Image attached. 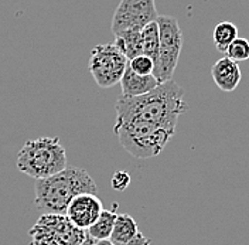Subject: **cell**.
I'll return each instance as SVG.
<instances>
[{
  "instance_id": "obj_7",
  "label": "cell",
  "mask_w": 249,
  "mask_h": 245,
  "mask_svg": "<svg viewBox=\"0 0 249 245\" xmlns=\"http://www.w3.org/2000/svg\"><path fill=\"white\" fill-rule=\"evenodd\" d=\"M129 60L124 53L112 44H98L89 57V71L101 88H110L121 82Z\"/></svg>"
},
{
  "instance_id": "obj_1",
  "label": "cell",
  "mask_w": 249,
  "mask_h": 245,
  "mask_svg": "<svg viewBox=\"0 0 249 245\" xmlns=\"http://www.w3.org/2000/svg\"><path fill=\"white\" fill-rule=\"evenodd\" d=\"M116 121H138L176 128L178 118L186 113L184 90L173 79L161 82L153 91L140 96H119L116 101Z\"/></svg>"
},
{
  "instance_id": "obj_3",
  "label": "cell",
  "mask_w": 249,
  "mask_h": 245,
  "mask_svg": "<svg viewBox=\"0 0 249 245\" xmlns=\"http://www.w3.org/2000/svg\"><path fill=\"white\" fill-rule=\"evenodd\" d=\"M113 132L127 153L136 159H150L163 152L176 128L138 121H116Z\"/></svg>"
},
{
  "instance_id": "obj_4",
  "label": "cell",
  "mask_w": 249,
  "mask_h": 245,
  "mask_svg": "<svg viewBox=\"0 0 249 245\" xmlns=\"http://www.w3.org/2000/svg\"><path fill=\"white\" fill-rule=\"evenodd\" d=\"M16 166L20 173L36 180L46 179L67 168V153L58 138L33 139L23 145Z\"/></svg>"
},
{
  "instance_id": "obj_16",
  "label": "cell",
  "mask_w": 249,
  "mask_h": 245,
  "mask_svg": "<svg viewBox=\"0 0 249 245\" xmlns=\"http://www.w3.org/2000/svg\"><path fill=\"white\" fill-rule=\"evenodd\" d=\"M142 44H143V54H146V56L156 60L157 54H159V44H160L157 21L147 24L142 30Z\"/></svg>"
},
{
  "instance_id": "obj_11",
  "label": "cell",
  "mask_w": 249,
  "mask_h": 245,
  "mask_svg": "<svg viewBox=\"0 0 249 245\" xmlns=\"http://www.w3.org/2000/svg\"><path fill=\"white\" fill-rule=\"evenodd\" d=\"M119 84H121L124 96H140V95L153 91L156 87L160 85L159 79L153 74L140 75V74H136L129 65Z\"/></svg>"
},
{
  "instance_id": "obj_2",
  "label": "cell",
  "mask_w": 249,
  "mask_h": 245,
  "mask_svg": "<svg viewBox=\"0 0 249 245\" xmlns=\"http://www.w3.org/2000/svg\"><path fill=\"white\" fill-rule=\"evenodd\" d=\"M34 204L43 213L65 214L70 203L82 193H98V187L87 170L70 166L57 174L38 179L34 184Z\"/></svg>"
},
{
  "instance_id": "obj_5",
  "label": "cell",
  "mask_w": 249,
  "mask_h": 245,
  "mask_svg": "<svg viewBox=\"0 0 249 245\" xmlns=\"http://www.w3.org/2000/svg\"><path fill=\"white\" fill-rule=\"evenodd\" d=\"M156 21L159 26L160 44L157 58L155 60L153 75L161 84L173 79L183 48V31L173 16L159 15Z\"/></svg>"
},
{
  "instance_id": "obj_18",
  "label": "cell",
  "mask_w": 249,
  "mask_h": 245,
  "mask_svg": "<svg viewBox=\"0 0 249 245\" xmlns=\"http://www.w3.org/2000/svg\"><path fill=\"white\" fill-rule=\"evenodd\" d=\"M129 67L140 75H150L155 73V60L146 54L136 56L135 58L129 60Z\"/></svg>"
},
{
  "instance_id": "obj_20",
  "label": "cell",
  "mask_w": 249,
  "mask_h": 245,
  "mask_svg": "<svg viewBox=\"0 0 249 245\" xmlns=\"http://www.w3.org/2000/svg\"><path fill=\"white\" fill-rule=\"evenodd\" d=\"M152 244V240L146 235H143L142 232H138L135 238H132L129 243L126 244H121V245H150Z\"/></svg>"
},
{
  "instance_id": "obj_10",
  "label": "cell",
  "mask_w": 249,
  "mask_h": 245,
  "mask_svg": "<svg viewBox=\"0 0 249 245\" xmlns=\"http://www.w3.org/2000/svg\"><path fill=\"white\" fill-rule=\"evenodd\" d=\"M211 75H213L215 85L224 92L235 91L242 78L238 62L228 58V57H222L215 64H213Z\"/></svg>"
},
{
  "instance_id": "obj_14",
  "label": "cell",
  "mask_w": 249,
  "mask_h": 245,
  "mask_svg": "<svg viewBox=\"0 0 249 245\" xmlns=\"http://www.w3.org/2000/svg\"><path fill=\"white\" fill-rule=\"evenodd\" d=\"M113 44L124 53L127 60L143 54L142 31H122L119 34H115Z\"/></svg>"
},
{
  "instance_id": "obj_19",
  "label": "cell",
  "mask_w": 249,
  "mask_h": 245,
  "mask_svg": "<svg viewBox=\"0 0 249 245\" xmlns=\"http://www.w3.org/2000/svg\"><path fill=\"white\" fill-rule=\"evenodd\" d=\"M130 174L124 170H118L113 176H112V180H110V186L113 190L116 191H124L129 187L130 184Z\"/></svg>"
},
{
  "instance_id": "obj_13",
  "label": "cell",
  "mask_w": 249,
  "mask_h": 245,
  "mask_svg": "<svg viewBox=\"0 0 249 245\" xmlns=\"http://www.w3.org/2000/svg\"><path fill=\"white\" fill-rule=\"evenodd\" d=\"M116 208H118V204L113 203V208L112 210H104L101 213V215H99V218L95 221V224L87 230L88 235L92 237L93 240H96V241L109 240L110 235H112V231H113L116 217H118Z\"/></svg>"
},
{
  "instance_id": "obj_17",
  "label": "cell",
  "mask_w": 249,
  "mask_h": 245,
  "mask_svg": "<svg viewBox=\"0 0 249 245\" xmlns=\"http://www.w3.org/2000/svg\"><path fill=\"white\" fill-rule=\"evenodd\" d=\"M225 57L231 58L233 61L241 62L249 60V41L247 38H235L231 46L227 48Z\"/></svg>"
},
{
  "instance_id": "obj_9",
  "label": "cell",
  "mask_w": 249,
  "mask_h": 245,
  "mask_svg": "<svg viewBox=\"0 0 249 245\" xmlns=\"http://www.w3.org/2000/svg\"><path fill=\"white\" fill-rule=\"evenodd\" d=\"M104 211L101 199L92 193H82L72 200L65 215L81 230H88Z\"/></svg>"
},
{
  "instance_id": "obj_8",
  "label": "cell",
  "mask_w": 249,
  "mask_h": 245,
  "mask_svg": "<svg viewBox=\"0 0 249 245\" xmlns=\"http://www.w3.org/2000/svg\"><path fill=\"white\" fill-rule=\"evenodd\" d=\"M157 17L156 0H121L112 17V33L142 31Z\"/></svg>"
},
{
  "instance_id": "obj_21",
  "label": "cell",
  "mask_w": 249,
  "mask_h": 245,
  "mask_svg": "<svg viewBox=\"0 0 249 245\" xmlns=\"http://www.w3.org/2000/svg\"><path fill=\"white\" fill-rule=\"evenodd\" d=\"M81 245H96V240H93L92 237H89V235H88V237L85 238V241H84Z\"/></svg>"
},
{
  "instance_id": "obj_15",
  "label": "cell",
  "mask_w": 249,
  "mask_h": 245,
  "mask_svg": "<svg viewBox=\"0 0 249 245\" xmlns=\"http://www.w3.org/2000/svg\"><path fill=\"white\" fill-rule=\"evenodd\" d=\"M213 38H214V44L218 51L225 53L233 40L238 38V27L231 21H221L214 29Z\"/></svg>"
},
{
  "instance_id": "obj_6",
  "label": "cell",
  "mask_w": 249,
  "mask_h": 245,
  "mask_svg": "<svg viewBox=\"0 0 249 245\" xmlns=\"http://www.w3.org/2000/svg\"><path fill=\"white\" fill-rule=\"evenodd\" d=\"M30 245H81L88 232L78 228L65 214L44 213L29 231Z\"/></svg>"
},
{
  "instance_id": "obj_12",
  "label": "cell",
  "mask_w": 249,
  "mask_h": 245,
  "mask_svg": "<svg viewBox=\"0 0 249 245\" xmlns=\"http://www.w3.org/2000/svg\"><path fill=\"white\" fill-rule=\"evenodd\" d=\"M139 232L138 230V224L133 220V217L129 214H118L113 231L110 235V241L115 245H121L129 243L132 238L136 237V234Z\"/></svg>"
},
{
  "instance_id": "obj_22",
  "label": "cell",
  "mask_w": 249,
  "mask_h": 245,
  "mask_svg": "<svg viewBox=\"0 0 249 245\" xmlns=\"http://www.w3.org/2000/svg\"><path fill=\"white\" fill-rule=\"evenodd\" d=\"M96 245H115L110 240H101V241H96Z\"/></svg>"
}]
</instances>
